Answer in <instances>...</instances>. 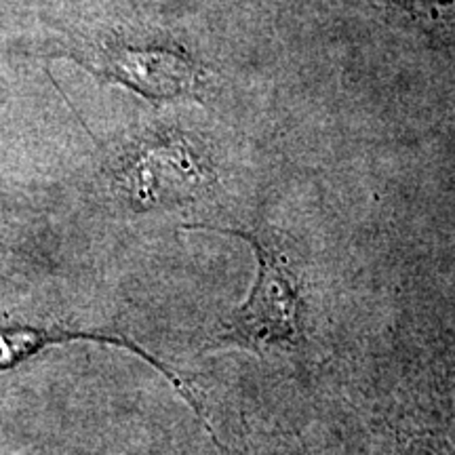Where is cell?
I'll use <instances>...</instances> for the list:
<instances>
[{
    "mask_svg": "<svg viewBox=\"0 0 455 455\" xmlns=\"http://www.w3.org/2000/svg\"><path fill=\"white\" fill-rule=\"evenodd\" d=\"M186 228L241 238L253 249L258 264L247 299L220 323L218 333L204 346V350H244L259 356L298 350L306 339V306L304 289L291 259L255 230L207 224Z\"/></svg>",
    "mask_w": 455,
    "mask_h": 455,
    "instance_id": "6da1fadb",
    "label": "cell"
},
{
    "mask_svg": "<svg viewBox=\"0 0 455 455\" xmlns=\"http://www.w3.org/2000/svg\"><path fill=\"white\" fill-rule=\"evenodd\" d=\"M184 148H164L158 152H148L146 158L133 164L129 178V195L140 204L158 201H178L192 196L204 181V169L195 161L184 158Z\"/></svg>",
    "mask_w": 455,
    "mask_h": 455,
    "instance_id": "3957f363",
    "label": "cell"
},
{
    "mask_svg": "<svg viewBox=\"0 0 455 455\" xmlns=\"http://www.w3.org/2000/svg\"><path fill=\"white\" fill-rule=\"evenodd\" d=\"M70 339H89V341H100V344H110V346H121L135 355H140L146 363H150L152 367L158 369L164 378L173 384V388L178 390V395L195 409V413L201 419H207V415L203 411V405L198 403V396L195 388L186 382L178 371L164 365L163 361H158L156 356H152L150 352L141 348L140 344H135L133 339L121 338V335H110V333H100V331H57V329H28V327H0V371L3 369L15 367L20 363L28 361L34 355H38L44 346L49 344H60V341H70Z\"/></svg>",
    "mask_w": 455,
    "mask_h": 455,
    "instance_id": "7a4b0ae2",
    "label": "cell"
},
{
    "mask_svg": "<svg viewBox=\"0 0 455 455\" xmlns=\"http://www.w3.org/2000/svg\"><path fill=\"white\" fill-rule=\"evenodd\" d=\"M106 74L156 100L188 95L196 81L192 66L181 57L171 53H141V51L112 55Z\"/></svg>",
    "mask_w": 455,
    "mask_h": 455,
    "instance_id": "277c9868",
    "label": "cell"
}]
</instances>
